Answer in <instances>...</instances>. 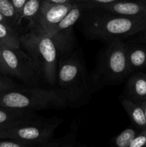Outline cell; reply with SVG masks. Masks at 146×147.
<instances>
[{"label": "cell", "mask_w": 146, "mask_h": 147, "mask_svg": "<svg viewBox=\"0 0 146 147\" xmlns=\"http://www.w3.org/2000/svg\"><path fill=\"white\" fill-rule=\"evenodd\" d=\"M74 97L62 88H14L0 93V107L31 111L62 109L70 106Z\"/></svg>", "instance_id": "6da1fadb"}, {"label": "cell", "mask_w": 146, "mask_h": 147, "mask_svg": "<svg viewBox=\"0 0 146 147\" xmlns=\"http://www.w3.org/2000/svg\"><path fill=\"white\" fill-rule=\"evenodd\" d=\"M21 48L30 56L43 79L50 86L57 83L60 55L55 42L44 32L33 27L20 35Z\"/></svg>", "instance_id": "7a4b0ae2"}, {"label": "cell", "mask_w": 146, "mask_h": 147, "mask_svg": "<svg viewBox=\"0 0 146 147\" xmlns=\"http://www.w3.org/2000/svg\"><path fill=\"white\" fill-rule=\"evenodd\" d=\"M105 11L94 14L86 20L85 34L90 38L106 42L135 35L146 29V18L126 17Z\"/></svg>", "instance_id": "3957f363"}, {"label": "cell", "mask_w": 146, "mask_h": 147, "mask_svg": "<svg viewBox=\"0 0 146 147\" xmlns=\"http://www.w3.org/2000/svg\"><path fill=\"white\" fill-rule=\"evenodd\" d=\"M61 121L33 119L21 121L5 128L2 139H11L26 144H46L52 136Z\"/></svg>", "instance_id": "277c9868"}, {"label": "cell", "mask_w": 146, "mask_h": 147, "mask_svg": "<svg viewBox=\"0 0 146 147\" xmlns=\"http://www.w3.org/2000/svg\"><path fill=\"white\" fill-rule=\"evenodd\" d=\"M101 70L106 80L112 83L122 81L130 73L126 44L123 40L109 42L102 55Z\"/></svg>", "instance_id": "5b68a950"}, {"label": "cell", "mask_w": 146, "mask_h": 147, "mask_svg": "<svg viewBox=\"0 0 146 147\" xmlns=\"http://www.w3.org/2000/svg\"><path fill=\"white\" fill-rule=\"evenodd\" d=\"M3 57L9 76L17 78L26 84H34L41 76L30 56L21 48L1 46Z\"/></svg>", "instance_id": "8992f818"}, {"label": "cell", "mask_w": 146, "mask_h": 147, "mask_svg": "<svg viewBox=\"0 0 146 147\" xmlns=\"http://www.w3.org/2000/svg\"><path fill=\"white\" fill-rule=\"evenodd\" d=\"M84 65L78 56L72 55L59 60L57 83L60 88L68 90L75 96L84 86Z\"/></svg>", "instance_id": "52a82bcc"}, {"label": "cell", "mask_w": 146, "mask_h": 147, "mask_svg": "<svg viewBox=\"0 0 146 147\" xmlns=\"http://www.w3.org/2000/svg\"><path fill=\"white\" fill-rule=\"evenodd\" d=\"M77 3L59 4L44 0L35 22L29 27H35L48 34Z\"/></svg>", "instance_id": "ba28073f"}, {"label": "cell", "mask_w": 146, "mask_h": 147, "mask_svg": "<svg viewBox=\"0 0 146 147\" xmlns=\"http://www.w3.org/2000/svg\"><path fill=\"white\" fill-rule=\"evenodd\" d=\"M99 9L126 17L146 18V1L141 0L135 1L123 0L104 5Z\"/></svg>", "instance_id": "9c48e42d"}, {"label": "cell", "mask_w": 146, "mask_h": 147, "mask_svg": "<svg viewBox=\"0 0 146 147\" xmlns=\"http://www.w3.org/2000/svg\"><path fill=\"white\" fill-rule=\"evenodd\" d=\"M129 98L136 101L146 100V74L137 73L129 78L126 88Z\"/></svg>", "instance_id": "30bf717a"}, {"label": "cell", "mask_w": 146, "mask_h": 147, "mask_svg": "<svg viewBox=\"0 0 146 147\" xmlns=\"http://www.w3.org/2000/svg\"><path fill=\"white\" fill-rule=\"evenodd\" d=\"M36 118L34 111L0 107V126L7 128L21 121Z\"/></svg>", "instance_id": "8fae6325"}, {"label": "cell", "mask_w": 146, "mask_h": 147, "mask_svg": "<svg viewBox=\"0 0 146 147\" xmlns=\"http://www.w3.org/2000/svg\"><path fill=\"white\" fill-rule=\"evenodd\" d=\"M123 107L135 126L142 129H146V119L144 111L139 101L124 98L120 100Z\"/></svg>", "instance_id": "7c38bea8"}, {"label": "cell", "mask_w": 146, "mask_h": 147, "mask_svg": "<svg viewBox=\"0 0 146 147\" xmlns=\"http://www.w3.org/2000/svg\"><path fill=\"white\" fill-rule=\"evenodd\" d=\"M127 62L132 71L146 67V47L137 44H126Z\"/></svg>", "instance_id": "4fadbf2b"}, {"label": "cell", "mask_w": 146, "mask_h": 147, "mask_svg": "<svg viewBox=\"0 0 146 147\" xmlns=\"http://www.w3.org/2000/svg\"><path fill=\"white\" fill-rule=\"evenodd\" d=\"M84 9H87L84 4L82 2L77 3L70 11L67 12L64 17V18L48 33L49 36H53L63 30H67L73 27V26L79 20V19L81 17L82 11Z\"/></svg>", "instance_id": "5bb4252c"}, {"label": "cell", "mask_w": 146, "mask_h": 147, "mask_svg": "<svg viewBox=\"0 0 146 147\" xmlns=\"http://www.w3.org/2000/svg\"><path fill=\"white\" fill-rule=\"evenodd\" d=\"M0 45L21 48V40L18 31L9 24L0 22Z\"/></svg>", "instance_id": "9a60e30c"}, {"label": "cell", "mask_w": 146, "mask_h": 147, "mask_svg": "<svg viewBox=\"0 0 146 147\" xmlns=\"http://www.w3.org/2000/svg\"><path fill=\"white\" fill-rule=\"evenodd\" d=\"M44 0H27L23 6L19 14V24L23 20H27L29 25L34 24L38 16Z\"/></svg>", "instance_id": "2e32d148"}, {"label": "cell", "mask_w": 146, "mask_h": 147, "mask_svg": "<svg viewBox=\"0 0 146 147\" xmlns=\"http://www.w3.org/2000/svg\"><path fill=\"white\" fill-rule=\"evenodd\" d=\"M0 12L8 20L11 27L18 31L20 26L19 15L11 0H0Z\"/></svg>", "instance_id": "e0dca14e"}, {"label": "cell", "mask_w": 146, "mask_h": 147, "mask_svg": "<svg viewBox=\"0 0 146 147\" xmlns=\"http://www.w3.org/2000/svg\"><path fill=\"white\" fill-rule=\"evenodd\" d=\"M137 134L135 129L132 128L125 129L115 138V145L116 147H129Z\"/></svg>", "instance_id": "ac0fdd59"}, {"label": "cell", "mask_w": 146, "mask_h": 147, "mask_svg": "<svg viewBox=\"0 0 146 147\" xmlns=\"http://www.w3.org/2000/svg\"><path fill=\"white\" fill-rule=\"evenodd\" d=\"M123 0H83L82 3L84 4L87 9H95L104 5L113 4Z\"/></svg>", "instance_id": "d6986e66"}, {"label": "cell", "mask_w": 146, "mask_h": 147, "mask_svg": "<svg viewBox=\"0 0 146 147\" xmlns=\"http://www.w3.org/2000/svg\"><path fill=\"white\" fill-rule=\"evenodd\" d=\"M17 88V85L7 76L0 73V93Z\"/></svg>", "instance_id": "ffe728a7"}, {"label": "cell", "mask_w": 146, "mask_h": 147, "mask_svg": "<svg viewBox=\"0 0 146 147\" xmlns=\"http://www.w3.org/2000/svg\"><path fill=\"white\" fill-rule=\"evenodd\" d=\"M129 147H146V129L136 135Z\"/></svg>", "instance_id": "44dd1931"}, {"label": "cell", "mask_w": 146, "mask_h": 147, "mask_svg": "<svg viewBox=\"0 0 146 147\" xmlns=\"http://www.w3.org/2000/svg\"><path fill=\"white\" fill-rule=\"evenodd\" d=\"M0 147H51L50 146H37L33 145L26 144L11 139H0Z\"/></svg>", "instance_id": "7402d4cb"}, {"label": "cell", "mask_w": 146, "mask_h": 147, "mask_svg": "<svg viewBox=\"0 0 146 147\" xmlns=\"http://www.w3.org/2000/svg\"><path fill=\"white\" fill-rule=\"evenodd\" d=\"M0 73L6 76H9L8 70H7V66H6L5 63H4V57H3L1 45H0Z\"/></svg>", "instance_id": "603a6c76"}, {"label": "cell", "mask_w": 146, "mask_h": 147, "mask_svg": "<svg viewBox=\"0 0 146 147\" xmlns=\"http://www.w3.org/2000/svg\"><path fill=\"white\" fill-rule=\"evenodd\" d=\"M26 1H27V0H11L14 7H15L16 10H17V13H18L19 20V14H20V12H21V9H22L23 6H24V3H25Z\"/></svg>", "instance_id": "cb8c5ba5"}, {"label": "cell", "mask_w": 146, "mask_h": 147, "mask_svg": "<svg viewBox=\"0 0 146 147\" xmlns=\"http://www.w3.org/2000/svg\"><path fill=\"white\" fill-rule=\"evenodd\" d=\"M137 37H136L135 41L137 42L140 43H145L146 44V29L145 30H143L141 32L138 33L137 34Z\"/></svg>", "instance_id": "d4e9b609"}, {"label": "cell", "mask_w": 146, "mask_h": 147, "mask_svg": "<svg viewBox=\"0 0 146 147\" xmlns=\"http://www.w3.org/2000/svg\"><path fill=\"white\" fill-rule=\"evenodd\" d=\"M47 1H50L53 3H59V4H65V3H74L77 2L80 3L83 0H47Z\"/></svg>", "instance_id": "484cf974"}, {"label": "cell", "mask_w": 146, "mask_h": 147, "mask_svg": "<svg viewBox=\"0 0 146 147\" xmlns=\"http://www.w3.org/2000/svg\"><path fill=\"white\" fill-rule=\"evenodd\" d=\"M0 22L4 23V24H9V25L11 26V24H9V22H8V20H7V19H6L5 17H4V16L2 15V14H1V12H0Z\"/></svg>", "instance_id": "4316f807"}, {"label": "cell", "mask_w": 146, "mask_h": 147, "mask_svg": "<svg viewBox=\"0 0 146 147\" xmlns=\"http://www.w3.org/2000/svg\"><path fill=\"white\" fill-rule=\"evenodd\" d=\"M139 103H140V105L143 107V111H144L145 113V119H146V100H142V101H139Z\"/></svg>", "instance_id": "83f0119b"}, {"label": "cell", "mask_w": 146, "mask_h": 147, "mask_svg": "<svg viewBox=\"0 0 146 147\" xmlns=\"http://www.w3.org/2000/svg\"><path fill=\"white\" fill-rule=\"evenodd\" d=\"M5 128L2 127V126H0V139H3V132Z\"/></svg>", "instance_id": "f1b7e54d"}, {"label": "cell", "mask_w": 146, "mask_h": 147, "mask_svg": "<svg viewBox=\"0 0 146 147\" xmlns=\"http://www.w3.org/2000/svg\"><path fill=\"white\" fill-rule=\"evenodd\" d=\"M141 1H146V0H141Z\"/></svg>", "instance_id": "f546056e"}]
</instances>
